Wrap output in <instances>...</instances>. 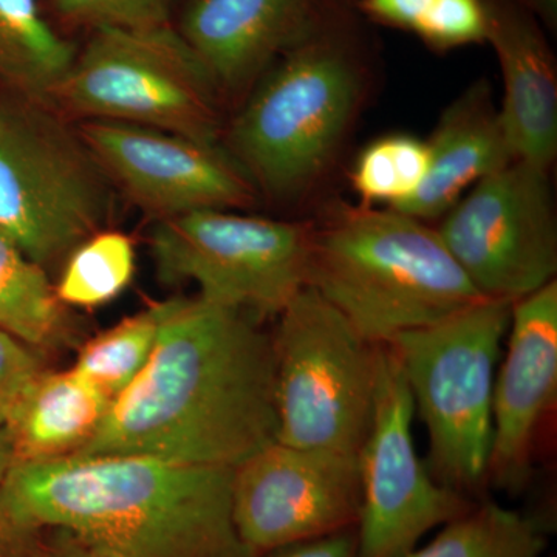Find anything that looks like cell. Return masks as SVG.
I'll return each instance as SVG.
<instances>
[{
    "mask_svg": "<svg viewBox=\"0 0 557 557\" xmlns=\"http://www.w3.org/2000/svg\"><path fill=\"white\" fill-rule=\"evenodd\" d=\"M53 537L42 541L35 557H100L95 555L86 545L81 544L78 539L65 531L54 530Z\"/></svg>",
    "mask_w": 557,
    "mask_h": 557,
    "instance_id": "cell-31",
    "label": "cell"
},
{
    "mask_svg": "<svg viewBox=\"0 0 557 557\" xmlns=\"http://www.w3.org/2000/svg\"><path fill=\"white\" fill-rule=\"evenodd\" d=\"M432 0H362V10L373 20L413 32Z\"/></svg>",
    "mask_w": 557,
    "mask_h": 557,
    "instance_id": "cell-29",
    "label": "cell"
},
{
    "mask_svg": "<svg viewBox=\"0 0 557 557\" xmlns=\"http://www.w3.org/2000/svg\"><path fill=\"white\" fill-rule=\"evenodd\" d=\"M276 557H359L357 528L277 549Z\"/></svg>",
    "mask_w": 557,
    "mask_h": 557,
    "instance_id": "cell-30",
    "label": "cell"
},
{
    "mask_svg": "<svg viewBox=\"0 0 557 557\" xmlns=\"http://www.w3.org/2000/svg\"><path fill=\"white\" fill-rule=\"evenodd\" d=\"M438 50L482 42L487 36V9L483 0H432L416 30Z\"/></svg>",
    "mask_w": 557,
    "mask_h": 557,
    "instance_id": "cell-26",
    "label": "cell"
},
{
    "mask_svg": "<svg viewBox=\"0 0 557 557\" xmlns=\"http://www.w3.org/2000/svg\"><path fill=\"white\" fill-rule=\"evenodd\" d=\"M429 170L426 141L394 134L362 149L350 172L351 188L364 207L405 203L423 185Z\"/></svg>",
    "mask_w": 557,
    "mask_h": 557,
    "instance_id": "cell-23",
    "label": "cell"
},
{
    "mask_svg": "<svg viewBox=\"0 0 557 557\" xmlns=\"http://www.w3.org/2000/svg\"><path fill=\"white\" fill-rule=\"evenodd\" d=\"M134 271L129 237L101 231L69 256L54 292L64 306L91 309L115 299L131 284Z\"/></svg>",
    "mask_w": 557,
    "mask_h": 557,
    "instance_id": "cell-24",
    "label": "cell"
},
{
    "mask_svg": "<svg viewBox=\"0 0 557 557\" xmlns=\"http://www.w3.org/2000/svg\"><path fill=\"white\" fill-rule=\"evenodd\" d=\"M73 61V47L51 30L36 0H0V79L44 101Z\"/></svg>",
    "mask_w": 557,
    "mask_h": 557,
    "instance_id": "cell-19",
    "label": "cell"
},
{
    "mask_svg": "<svg viewBox=\"0 0 557 557\" xmlns=\"http://www.w3.org/2000/svg\"><path fill=\"white\" fill-rule=\"evenodd\" d=\"M548 22H556L557 0H527Z\"/></svg>",
    "mask_w": 557,
    "mask_h": 557,
    "instance_id": "cell-33",
    "label": "cell"
},
{
    "mask_svg": "<svg viewBox=\"0 0 557 557\" xmlns=\"http://www.w3.org/2000/svg\"><path fill=\"white\" fill-rule=\"evenodd\" d=\"M547 547V534L537 519L483 502L406 557H545Z\"/></svg>",
    "mask_w": 557,
    "mask_h": 557,
    "instance_id": "cell-21",
    "label": "cell"
},
{
    "mask_svg": "<svg viewBox=\"0 0 557 557\" xmlns=\"http://www.w3.org/2000/svg\"><path fill=\"white\" fill-rule=\"evenodd\" d=\"M166 304V300L153 304L148 310L126 318L87 341L79 348L73 369L100 388L106 397H119L148 364Z\"/></svg>",
    "mask_w": 557,
    "mask_h": 557,
    "instance_id": "cell-22",
    "label": "cell"
},
{
    "mask_svg": "<svg viewBox=\"0 0 557 557\" xmlns=\"http://www.w3.org/2000/svg\"><path fill=\"white\" fill-rule=\"evenodd\" d=\"M0 493L22 519L100 557H255L233 519V469L148 456L14 463Z\"/></svg>",
    "mask_w": 557,
    "mask_h": 557,
    "instance_id": "cell-2",
    "label": "cell"
},
{
    "mask_svg": "<svg viewBox=\"0 0 557 557\" xmlns=\"http://www.w3.org/2000/svg\"><path fill=\"white\" fill-rule=\"evenodd\" d=\"M487 9L504 101L498 109L512 159L552 170L557 153V72L548 44L522 13Z\"/></svg>",
    "mask_w": 557,
    "mask_h": 557,
    "instance_id": "cell-16",
    "label": "cell"
},
{
    "mask_svg": "<svg viewBox=\"0 0 557 557\" xmlns=\"http://www.w3.org/2000/svg\"><path fill=\"white\" fill-rule=\"evenodd\" d=\"M507 336V351L494 381L487 483L518 491L530 478L539 426L556 401V281L512 302Z\"/></svg>",
    "mask_w": 557,
    "mask_h": 557,
    "instance_id": "cell-14",
    "label": "cell"
},
{
    "mask_svg": "<svg viewBox=\"0 0 557 557\" xmlns=\"http://www.w3.org/2000/svg\"><path fill=\"white\" fill-rule=\"evenodd\" d=\"M166 302L148 364L75 456L239 467L277 437L271 336L244 311L200 296Z\"/></svg>",
    "mask_w": 557,
    "mask_h": 557,
    "instance_id": "cell-1",
    "label": "cell"
},
{
    "mask_svg": "<svg viewBox=\"0 0 557 557\" xmlns=\"http://www.w3.org/2000/svg\"><path fill=\"white\" fill-rule=\"evenodd\" d=\"M277 319V442L358 456L375 412L380 346L311 287Z\"/></svg>",
    "mask_w": 557,
    "mask_h": 557,
    "instance_id": "cell-7",
    "label": "cell"
},
{
    "mask_svg": "<svg viewBox=\"0 0 557 557\" xmlns=\"http://www.w3.org/2000/svg\"><path fill=\"white\" fill-rule=\"evenodd\" d=\"M108 175L40 101L0 106V233L44 270L101 233Z\"/></svg>",
    "mask_w": 557,
    "mask_h": 557,
    "instance_id": "cell-6",
    "label": "cell"
},
{
    "mask_svg": "<svg viewBox=\"0 0 557 557\" xmlns=\"http://www.w3.org/2000/svg\"><path fill=\"white\" fill-rule=\"evenodd\" d=\"M412 395L392 348L379 347L375 412L359 450V557H406L474 502L442 485L418 457Z\"/></svg>",
    "mask_w": 557,
    "mask_h": 557,
    "instance_id": "cell-11",
    "label": "cell"
},
{
    "mask_svg": "<svg viewBox=\"0 0 557 557\" xmlns=\"http://www.w3.org/2000/svg\"><path fill=\"white\" fill-rule=\"evenodd\" d=\"M76 134L110 182L157 220L256 201L252 183L218 146L108 120H84Z\"/></svg>",
    "mask_w": 557,
    "mask_h": 557,
    "instance_id": "cell-13",
    "label": "cell"
},
{
    "mask_svg": "<svg viewBox=\"0 0 557 557\" xmlns=\"http://www.w3.org/2000/svg\"><path fill=\"white\" fill-rule=\"evenodd\" d=\"M65 306L46 270L0 233V330L30 347H53L67 333Z\"/></svg>",
    "mask_w": 557,
    "mask_h": 557,
    "instance_id": "cell-20",
    "label": "cell"
},
{
    "mask_svg": "<svg viewBox=\"0 0 557 557\" xmlns=\"http://www.w3.org/2000/svg\"><path fill=\"white\" fill-rule=\"evenodd\" d=\"M14 465V450L11 445V438L7 428L0 426V485L9 475L10 469Z\"/></svg>",
    "mask_w": 557,
    "mask_h": 557,
    "instance_id": "cell-32",
    "label": "cell"
},
{
    "mask_svg": "<svg viewBox=\"0 0 557 557\" xmlns=\"http://www.w3.org/2000/svg\"><path fill=\"white\" fill-rule=\"evenodd\" d=\"M426 145L423 185L391 208L423 222L442 219L475 183L515 161L486 81L469 86L443 110Z\"/></svg>",
    "mask_w": 557,
    "mask_h": 557,
    "instance_id": "cell-17",
    "label": "cell"
},
{
    "mask_svg": "<svg viewBox=\"0 0 557 557\" xmlns=\"http://www.w3.org/2000/svg\"><path fill=\"white\" fill-rule=\"evenodd\" d=\"M511 309L480 299L386 344L426 426L431 474L465 496L487 483L494 381Z\"/></svg>",
    "mask_w": 557,
    "mask_h": 557,
    "instance_id": "cell-5",
    "label": "cell"
},
{
    "mask_svg": "<svg viewBox=\"0 0 557 557\" xmlns=\"http://www.w3.org/2000/svg\"><path fill=\"white\" fill-rule=\"evenodd\" d=\"M42 372L30 346L0 330V426L10 423Z\"/></svg>",
    "mask_w": 557,
    "mask_h": 557,
    "instance_id": "cell-27",
    "label": "cell"
},
{
    "mask_svg": "<svg viewBox=\"0 0 557 557\" xmlns=\"http://www.w3.org/2000/svg\"><path fill=\"white\" fill-rule=\"evenodd\" d=\"M313 222H284L226 209L159 220L150 236L163 284L194 282L200 298L277 318L309 285Z\"/></svg>",
    "mask_w": 557,
    "mask_h": 557,
    "instance_id": "cell-9",
    "label": "cell"
},
{
    "mask_svg": "<svg viewBox=\"0 0 557 557\" xmlns=\"http://www.w3.org/2000/svg\"><path fill=\"white\" fill-rule=\"evenodd\" d=\"M307 287L375 346L483 299L437 230L364 205H332L313 222Z\"/></svg>",
    "mask_w": 557,
    "mask_h": 557,
    "instance_id": "cell-3",
    "label": "cell"
},
{
    "mask_svg": "<svg viewBox=\"0 0 557 557\" xmlns=\"http://www.w3.org/2000/svg\"><path fill=\"white\" fill-rule=\"evenodd\" d=\"M62 20L75 25L120 30L170 27L168 0H53Z\"/></svg>",
    "mask_w": 557,
    "mask_h": 557,
    "instance_id": "cell-25",
    "label": "cell"
},
{
    "mask_svg": "<svg viewBox=\"0 0 557 557\" xmlns=\"http://www.w3.org/2000/svg\"><path fill=\"white\" fill-rule=\"evenodd\" d=\"M437 230L483 299L516 300L557 273V223L549 171L515 160L480 180Z\"/></svg>",
    "mask_w": 557,
    "mask_h": 557,
    "instance_id": "cell-10",
    "label": "cell"
},
{
    "mask_svg": "<svg viewBox=\"0 0 557 557\" xmlns=\"http://www.w3.org/2000/svg\"><path fill=\"white\" fill-rule=\"evenodd\" d=\"M220 91L170 27L98 28L46 100L84 120L153 127L218 146Z\"/></svg>",
    "mask_w": 557,
    "mask_h": 557,
    "instance_id": "cell-8",
    "label": "cell"
},
{
    "mask_svg": "<svg viewBox=\"0 0 557 557\" xmlns=\"http://www.w3.org/2000/svg\"><path fill=\"white\" fill-rule=\"evenodd\" d=\"M112 399L75 369L44 370L7 424L14 463L75 456L97 434Z\"/></svg>",
    "mask_w": 557,
    "mask_h": 557,
    "instance_id": "cell-18",
    "label": "cell"
},
{
    "mask_svg": "<svg viewBox=\"0 0 557 557\" xmlns=\"http://www.w3.org/2000/svg\"><path fill=\"white\" fill-rule=\"evenodd\" d=\"M319 27L318 0H194L180 35L220 94H239Z\"/></svg>",
    "mask_w": 557,
    "mask_h": 557,
    "instance_id": "cell-15",
    "label": "cell"
},
{
    "mask_svg": "<svg viewBox=\"0 0 557 557\" xmlns=\"http://www.w3.org/2000/svg\"><path fill=\"white\" fill-rule=\"evenodd\" d=\"M256 84L231 123V159L271 199L314 196L335 171L368 100L364 62L319 27Z\"/></svg>",
    "mask_w": 557,
    "mask_h": 557,
    "instance_id": "cell-4",
    "label": "cell"
},
{
    "mask_svg": "<svg viewBox=\"0 0 557 557\" xmlns=\"http://www.w3.org/2000/svg\"><path fill=\"white\" fill-rule=\"evenodd\" d=\"M42 531L22 519L0 493V557H35Z\"/></svg>",
    "mask_w": 557,
    "mask_h": 557,
    "instance_id": "cell-28",
    "label": "cell"
},
{
    "mask_svg": "<svg viewBox=\"0 0 557 557\" xmlns=\"http://www.w3.org/2000/svg\"><path fill=\"white\" fill-rule=\"evenodd\" d=\"M233 519L252 556L357 528V454L298 448L274 440L233 469Z\"/></svg>",
    "mask_w": 557,
    "mask_h": 557,
    "instance_id": "cell-12",
    "label": "cell"
}]
</instances>
